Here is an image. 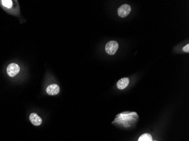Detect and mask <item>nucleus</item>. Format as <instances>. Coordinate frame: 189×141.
<instances>
[{
    "label": "nucleus",
    "mask_w": 189,
    "mask_h": 141,
    "mask_svg": "<svg viewBox=\"0 0 189 141\" xmlns=\"http://www.w3.org/2000/svg\"><path fill=\"white\" fill-rule=\"evenodd\" d=\"M138 119V115L135 112L131 113H123L117 115L115 121V123L118 124L125 127H129L131 126Z\"/></svg>",
    "instance_id": "f257e3e1"
},
{
    "label": "nucleus",
    "mask_w": 189,
    "mask_h": 141,
    "mask_svg": "<svg viewBox=\"0 0 189 141\" xmlns=\"http://www.w3.org/2000/svg\"><path fill=\"white\" fill-rule=\"evenodd\" d=\"M118 49V44L117 41H110L105 45V51L110 55H114Z\"/></svg>",
    "instance_id": "f03ea898"
},
{
    "label": "nucleus",
    "mask_w": 189,
    "mask_h": 141,
    "mask_svg": "<svg viewBox=\"0 0 189 141\" xmlns=\"http://www.w3.org/2000/svg\"><path fill=\"white\" fill-rule=\"evenodd\" d=\"M20 67L16 63H11L7 67V73L9 76L14 77L19 72Z\"/></svg>",
    "instance_id": "7ed1b4c3"
},
{
    "label": "nucleus",
    "mask_w": 189,
    "mask_h": 141,
    "mask_svg": "<svg viewBox=\"0 0 189 141\" xmlns=\"http://www.w3.org/2000/svg\"><path fill=\"white\" fill-rule=\"evenodd\" d=\"M131 9V6L128 4H124L120 6L118 9V14L121 18L127 17L130 14Z\"/></svg>",
    "instance_id": "20e7f679"
},
{
    "label": "nucleus",
    "mask_w": 189,
    "mask_h": 141,
    "mask_svg": "<svg viewBox=\"0 0 189 141\" xmlns=\"http://www.w3.org/2000/svg\"><path fill=\"white\" fill-rule=\"evenodd\" d=\"M47 93L50 95H55L59 94V86L57 85L56 84H51L48 86L47 88Z\"/></svg>",
    "instance_id": "39448f33"
},
{
    "label": "nucleus",
    "mask_w": 189,
    "mask_h": 141,
    "mask_svg": "<svg viewBox=\"0 0 189 141\" xmlns=\"http://www.w3.org/2000/svg\"><path fill=\"white\" fill-rule=\"evenodd\" d=\"M30 120L35 126H39L42 123V119L36 113H33L30 115Z\"/></svg>",
    "instance_id": "423d86ee"
},
{
    "label": "nucleus",
    "mask_w": 189,
    "mask_h": 141,
    "mask_svg": "<svg viewBox=\"0 0 189 141\" xmlns=\"http://www.w3.org/2000/svg\"><path fill=\"white\" fill-rule=\"evenodd\" d=\"M129 79L127 78V77H124V78H122L120 80L117 82V86L119 89H124L127 87L129 84Z\"/></svg>",
    "instance_id": "0eeeda50"
},
{
    "label": "nucleus",
    "mask_w": 189,
    "mask_h": 141,
    "mask_svg": "<svg viewBox=\"0 0 189 141\" xmlns=\"http://www.w3.org/2000/svg\"><path fill=\"white\" fill-rule=\"evenodd\" d=\"M138 141H153V140L150 134L145 133L139 137Z\"/></svg>",
    "instance_id": "6e6552de"
},
{
    "label": "nucleus",
    "mask_w": 189,
    "mask_h": 141,
    "mask_svg": "<svg viewBox=\"0 0 189 141\" xmlns=\"http://www.w3.org/2000/svg\"><path fill=\"white\" fill-rule=\"evenodd\" d=\"M1 2L3 5L8 9H10L13 5V2L11 0H3Z\"/></svg>",
    "instance_id": "1a4fd4ad"
},
{
    "label": "nucleus",
    "mask_w": 189,
    "mask_h": 141,
    "mask_svg": "<svg viewBox=\"0 0 189 141\" xmlns=\"http://www.w3.org/2000/svg\"><path fill=\"white\" fill-rule=\"evenodd\" d=\"M183 50L184 52H186V53H189V44L186 45V46H185L183 47Z\"/></svg>",
    "instance_id": "9d476101"
},
{
    "label": "nucleus",
    "mask_w": 189,
    "mask_h": 141,
    "mask_svg": "<svg viewBox=\"0 0 189 141\" xmlns=\"http://www.w3.org/2000/svg\"></svg>",
    "instance_id": "9b49d317"
}]
</instances>
